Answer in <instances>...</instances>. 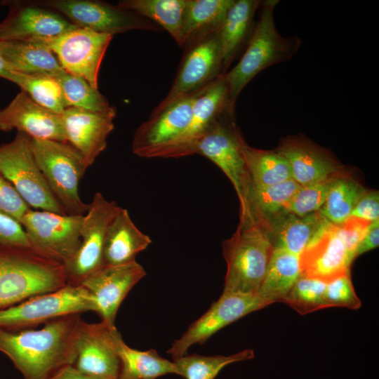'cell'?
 <instances>
[{
  "mask_svg": "<svg viewBox=\"0 0 379 379\" xmlns=\"http://www.w3.org/2000/svg\"><path fill=\"white\" fill-rule=\"evenodd\" d=\"M236 232L222 243L227 263L225 293H257L274 249L270 227L251 214L239 218Z\"/></svg>",
  "mask_w": 379,
  "mask_h": 379,
  "instance_id": "7a4b0ae2",
  "label": "cell"
},
{
  "mask_svg": "<svg viewBox=\"0 0 379 379\" xmlns=\"http://www.w3.org/2000/svg\"><path fill=\"white\" fill-rule=\"evenodd\" d=\"M0 55L13 72L54 78L65 72L44 39L0 41Z\"/></svg>",
  "mask_w": 379,
  "mask_h": 379,
  "instance_id": "cb8c5ba5",
  "label": "cell"
},
{
  "mask_svg": "<svg viewBox=\"0 0 379 379\" xmlns=\"http://www.w3.org/2000/svg\"><path fill=\"white\" fill-rule=\"evenodd\" d=\"M324 220L318 211L304 216L284 214L270 225L274 248L300 255Z\"/></svg>",
  "mask_w": 379,
  "mask_h": 379,
  "instance_id": "f546056e",
  "label": "cell"
},
{
  "mask_svg": "<svg viewBox=\"0 0 379 379\" xmlns=\"http://www.w3.org/2000/svg\"><path fill=\"white\" fill-rule=\"evenodd\" d=\"M219 30V29H218ZM218 30L185 48L176 77L166 96L157 108L197 91L223 74V60Z\"/></svg>",
  "mask_w": 379,
  "mask_h": 379,
  "instance_id": "4fadbf2b",
  "label": "cell"
},
{
  "mask_svg": "<svg viewBox=\"0 0 379 379\" xmlns=\"http://www.w3.org/2000/svg\"><path fill=\"white\" fill-rule=\"evenodd\" d=\"M261 1L234 0L228 10L218 33L223 60V74L245 48L253 32L254 16Z\"/></svg>",
  "mask_w": 379,
  "mask_h": 379,
  "instance_id": "484cf974",
  "label": "cell"
},
{
  "mask_svg": "<svg viewBox=\"0 0 379 379\" xmlns=\"http://www.w3.org/2000/svg\"><path fill=\"white\" fill-rule=\"evenodd\" d=\"M267 305L258 293H225L175 340L167 353L175 359L194 344H202L215 333L240 318Z\"/></svg>",
  "mask_w": 379,
  "mask_h": 379,
  "instance_id": "2e32d148",
  "label": "cell"
},
{
  "mask_svg": "<svg viewBox=\"0 0 379 379\" xmlns=\"http://www.w3.org/2000/svg\"><path fill=\"white\" fill-rule=\"evenodd\" d=\"M300 276L324 282L350 274L352 259L336 225L326 220L299 255Z\"/></svg>",
  "mask_w": 379,
  "mask_h": 379,
  "instance_id": "d6986e66",
  "label": "cell"
},
{
  "mask_svg": "<svg viewBox=\"0 0 379 379\" xmlns=\"http://www.w3.org/2000/svg\"><path fill=\"white\" fill-rule=\"evenodd\" d=\"M187 0H122L117 6L151 20L179 45Z\"/></svg>",
  "mask_w": 379,
  "mask_h": 379,
  "instance_id": "1f68e13d",
  "label": "cell"
},
{
  "mask_svg": "<svg viewBox=\"0 0 379 379\" xmlns=\"http://www.w3.org/2000/svg\"><path fill=\"white\" fill-rule=\"evenodd\" d=\"M36 4L53 10L78 27L114 35L133 30L160 32L151 20L101 1L43 0Z\"/></svg>",
  "mask_w": 379,
  "mask_h": 379,
  "instance_id": "30bf717a",
  "label": "cell"
},
{
  "mask_svg": "<svg viewBox=\"0 0 379 379\" xmlns=\"http://www.w3.org/2000/svg\"><path fill=\"white\" fill-rule=\"evenodd\" d=\"M300 276L299 255L274 248L257 293L267 306L274 302H282Z\"/></svg>",
  "mask_w": 379,
  "mask_h": 379,
  "instance_id": "f1b7e54d",
  "label": "cell"
},
{
  "mask_svg": "<svg viewBox=\"0 0 379 379\" xmlns=\"http://www.w3.org/2000/svg\"><path fill=\"white\" fill-rule=\"evenodd\" d=\"M365 190L351 178L340 174L335 180L326 201L319 210L328 222L339 225L350 214Z\"/></svg>",
  "mask_w": 379,
  "mask_h": 379,
  "instance_id": "836d02e7",
  "label": "cell"
},
{
  "mask_svg": "<svg viewBox=\"0 0 379 379\" xmlns=\"http://www.w3.org/2000/svg\"><path fill=\"white\" fill-rule=\"evenodd\" d=\"M200 90L181 96L162 107H155L134 133L133 153L139 157L157 158L159 152L188 126L193 102Z\"/></svg>",
  "mask_w": 379,
  "mask_h": 379,
  "instance_id": "9a60e30c",
  "label": "cell"
},
{
  "mask_svg": "<svg viewBox=\"0 0 379 379\" xmlns=\"http://www.w3.org/2000/svg\"><path fill=\"white\" fill-rule=\"evenodd\" d=\"M84 215L81 243L74 256L64 265L68 284L79 285L104 266L103 249L108 227L121 208L100 193L93 195Z\"/></svg>",
  "mask_w": 379,
  "mask_h": 379,
  "instance_id": "8fae6325",
  "label": "cell"
},
{
  "mask_svg": "<svg viewBox=\"0 0 379 379\" xmlns=\"http://www.w3.org/2000/svg\"><path fill=\"white\" fill-rule=\"evenodd\" d=\"M114 328L101 321L88 323L82 319L78 328L76 358L72 366L91 377L119 379L120 361L112 340Z\"/></svg>",
  "mask_w": 379,
  "mask_h": 379,
  "instance_id": "ffe728a7",
  "label": "cell"
},
{
  "mask_svg": "<svg viewBox=\"0 0 379 379\" xmlns=\"http://www.w3.org/2000/svg\"><path fill=\"white\" fill-rule=\"evenodd\" d=\"M11 72V68L0 55V77L7 79Z\"/></svg>",
  "mask_w": 379,
  "mask_h": 379,
  "instance_id": "7dc6e473",
  "label": "cell"
},
{
  "mask_svg": "<svg viewBox=\"0 0 379 379\" xmlns=\"http://www.w3.org/2000/svg\"><path fill=\"white\" fill-rule=\"evenodd\" d=\"M113 36L75 27L55 37L44 39L69 74L98 89L100 67Z\"/></svg>",
  "mask_w": 379,
  "mask_h": 379,
  "instance_id": "7c38bea8",
  "label": "cell"
},
{
  "mask_svg": "<svg viewBox=\"0 0 379 379\" xmlns=\"http://www.w3.org/2000/svg\"><path fill=\"white\" fill-rule=\"evenodd\" d=\"M13 129L32 139L66 142L60 115L39 105L22 90L0 109V130Z\"/></svg>",
  "mask_w": 379,
  "mask_h": 379,
  "instance_id": "7402d4cb",
  "label": "cell"
},
{
  "mask_svg": "<svg viewBox=\"0 0 379 379\" xmlns=\"http://www.w3.org/2000/svg\"><path fill=\"white\" fill-rule=\"evenodd\" d=\"M143 267L134 260L121 265H104L88 276L79 285L89 293L94 312L101 322L115 327L119 307L131 289L145 276Z\"/></svg>",
  "mask_w": 379,
  "mask_h": 379,
  "instance_id": "e0dca14e",
  "label": "cell"
},
{
  "mask_svg": "<svg viewBox=\"0 0 379 379\" xmlns=\"http://www.w3.org/2000/svg\"><path fill=\"white\" fill-rule=\"evenodd\" d=\"M88 311L94 312L89 293L81 285L68 284L57 291L0 310V329L32 328L60 317Z\"/></svg>",
  "mask_w": 379,
  "mask_h": 379,
  "instance_id": "ba28073f",
  "label": "cell"
},
{
  "mask_svg": "<svg viewBox=\"0 0 379 379\" xmlns=\"http://www.w3.org/2000/svg\"><path fill=\"white\" fill-rule=\"evenodd\" d=\"M68 284L62 265L32 248H0V310Z\"/></svg>",
  "mask_w": 379,
  "mask_h": 379,
  "instance_id": "277c9868",
  "label": "cell"
},
{
  "mask_svg": "<svg viewBox=\"0 0 379 379\" xmlns=\"http://www.w3.org/2000/svg\"><path fill=\"white\" fill-rule=\"evenodd\" d=\"M278 0L261 1L260 16L239 60L225 74L231 105L244 87L266 68L291 59L302 41L298 36H283L278 31L274 18Z\"/></svg>",
  "mask_w": 379,
  "mask_h": 379,
  "instance_id": "3957f363",
  "label": "cell"
},
{
  "mask_svg": "<svg viewBox=\"0 0 379 379\" xmlns=\"http://www.w3.org/2000/svg\"><path fill=\"white\" fill-rule=\"evenodd\" d=\"M36 162L53 196L68 215H84L89 204L83 202L79 184L88 168L81 153L70 144L32 138Z\"/></svg>",
  "mask_w": 379,
  "mask_h": 379,
  "instance_id": "5b68a950",
  "label": "cell"
},
{
  "mask_svg": "<svg viewBox=\"0 0 379 379\" xmlns=\"http://www.w3.org/2000/svg\"><path fill=\"white\" fill-rule=\"evenodd\" d=\"M276 150L287 161L292 179L300 186L326 180L341 171L331 154L302 136L282 139Z\"/></svg>",
  "mask_w": 379,
  "mask_h": 379,
  "instance_id": "603a6c76",
  "label": "cell"
},
{
  "mask_svg": "<svg viewBox=\"0 0 379 379\" xmlns=\"http://www.w3.org/2000/svg\"><path fill=\"white\" fill-rule=\"evenodd\" d=\"M81 314L60 317L39 329H0V352L6 354L24 379H51L72 366Z\"/></svg>",
  "mask_w": 379,
  "mask_h": 379,
  "instance_id": "6da1fadb",
  "label": "cell"
},
{
  "mask_svg": "<svg viewBox=\"0 0 379 379\" xmlns=\"http://www.w3.org/2000/svg\"><path fill=\"white\" fill-rule=\"evenodd\" d=\"M235 111L225 112L198 141L194 154L216 164L232 183L240 203V217L247 213L250 177L242 145L245 141L236 128Z\"/></svg>",
  "mask_w": 379,
  "mask_h": 379,
  "instance_id": "52a82bcc",
  "label": "cell"
},
{
  "mask_svg": "<svg viewBox=\"0 0 379 379\" xmlns=\"http://www.w3.org/2000/svg\"><path fill=\"white\" fill-rule=\"evenodd\" d=\"M371 222L354 216H350L341 224L335 225L338 234L352 260L356 249L364 237Z\"/></svg>",
  "mask_w": 379,
  "mask_h": 379,
  "instance_id": "b9f144b4",
  "label": "cell"
},
{
  "mask_svg": "<svg viewBox=\"0 0 379 379\" xmlns=\"http://www.w3.org/2000/svg\"><path fill=\"white\" fill-rule=\"evenodd\" d=\"M0 173L29 206L67 214L51 192L36 162L32 138L27 135L18 132L13 140L0 145Z\"/></svg>",
  "mask_w": 379,
  "mask_h": 379,
  "instance_id": "8992f818",
  "label": "cell"
},
{
  "mask_svg": "<svg viewBox=\"0 0 379 379\" xmlns=\"http://www.w3.org/2000/svg\"><path fill=\"white\" fill-rule=\"evenodd\" d=\"M235 111L230 100L225 74H220L197 95L185 130L158 154L159 158H180L194 154L198 141L227 110Z\"/></svg>",
  "mask_w": 379,
  "mask_h": 379,
  "instance_id": "5bb4252c",
  "label": "cell"
},
{
  "mask_svg": "<svg viewBox=\"0 0 379 379\" xmlns=\"http://www.w3.org/2000/svg\"><path fill=\"white\" fill-rule=\"evenodd\" d=\"M9 8L0 22V41L46 39L77 27L63 15L34 1H3Z\"/></svg>",
  "mask_w": 379,
  "mask_h": 379,
  "instance_id": "ac0fdd59",
  "label": "cell"
},
{
  "mask_svg": "<svg viewBox=\"0 0 379 379\" xmlns=\"http://www.w3.org/2000/svg\"><path fill=\"white\" fill-rule=\"evenodd\" d=\"M6 247L31 248L22 225L0 211V248Z\"/></svg>",
  "mask_w": 379,
  "mask_h": 379,
  "instance_id": "7bdbcfd3",
  "label": "cell"
},
{
  "mask_svg": "<svg viewBox=\"0 0 379 379\" xmlns=\"http://www.w3.org/2000/svg\"><path fill=\"white\" fill-rule=\"evenodd\" d=\"M339 175L340 173L319 182L300 186L291 200L287 212L298 216H304L319 211Z\"/></svg>",
  "mask_w": 379,
  "mask_h": 379,
  "instance_id": "f35d334b",
  "label": "cell"
},
{
  "mask_svg": "<svg viewBox=\"0 0 379 379\" xmlns=\"http://www.w3.org/2000/svg\"><path fill=\"white\" fill-rule=\"evenodd\" d=\"M117 109L91 112L69 107L60 114L66 142L83 156L88 168L105 149Z\"/></svg>",
  "mask_w": 379,
  "mask_h": 379,
  "instance_id": "44dd1931",
  "label": "cell"
},
{
  "mask_svg": "<svg viewBox=\"0 0 379 379\" xmlns=\"http://www.w3.org/2000/svg\"><path fill=\"white\" fill-rule=\"evenodd\" d=\"M254 357L253 350L247 349L230 356H203L197 353L173 359L179 375L186 379H215L219 372L232 363Z\"/></svg>",
  "mask_w": 379,
  "mask_h": 379,
  "instance_id": "d590c367",
  "label": "cell"
},
{
  "mask_svg": "<svg viewBox=\"0 0 379 379\" xmlns=\"http://www.w3.org/2000/svg\"><path fill=\"white\" fill-rule=\"evenodd\" d=\"M350 216L370 222L379 219L378 192L365 190L354 206Z\"/></svg>",
  "mask_w": 379,
  "mask_h": 379,
  "instance_id": "ee69618b",
  "label": "cell"
},
{
  "mask_svg": "<svg viewBox=\"0 0 379 379\" xmlns=\"http://www.w3.org/2000/svg\"><path fill=\"white\" fill-rule=\"evenodd\" d=\"M300 187V185L293 179L272 185H251L246 215L251 214L270 225L275 220L288 213L290 201Z\"/></svg>",
  "mask_w": 379,
  "mask_h": 379,
  "instance_id": "4dcf8cb0",
  "label": "cell"
},
{
  "mask_svg": "<svg viewBox=\"0 0 379 379\" xmlns=\"http://www.w3.org/2000/svg\"><path fill=\"white\" fill-rule=\"evenodd\" d=\"M55 79L60 86L67 107L91 112H105L113 107L98 89L81 77L65 72Z\"/></svg>",
  "mask_w": 379,
  "mask_h": 379,
  "instance_id": "8d00e7d4",
  "label": "cell"
},
{
  "mask_svg": "<svg viewBox=\"0 0 379 379\" xmlns=\"http://www.w3.org/2000/svg\"><path fill=\"white\" fill-rule=\"evenodd\" d=\"M326 285L323 281L300 276L282 302L301 315L330 307L326 300Z\"/></svg>",
  "mask_w": 379,
  "mask_h": 379,
  "instance_id": "74e56055",
  "label": "cell"
},
{
  "mask_svg": "<svg viewBox=\"0 0 379 379\" xmlns=\"http://www.w3.org/2000/svg\"><path fill=\"white\" fill-rule=\"evenodd\" d=\"M378 244L379 219L371 222L364 237L356 249L355 258L364 253L378 247Z\"/></svg>",
  "mask_w": 379,
  "mask_h": 379,
  "instance_id": "f6af8a7d",
  "label": "cell"
},
{
  "mask_svg": "<svg viewBox=\"0 0 379 379\" xmlns=\"http://www.w3.org/2000/svg\"><path fill=\"white\" fill-rule=\"evenodd\" d=\"M150 237L141 232L127 209L121 208L111 222L103 249L104 265H121L135 260V256L151 244Z\"/></svg>",
  "mask_w": 379,
  "mask_h": 379,
  "instance_id": "d4e9b609",
  "label": "cell"
},
{
  "mask_svg": "<svg viewBox=\"0 0 379 379\" xmlns=\"http://www.w3.org/2000/svg\"><path fill=\"white\" fill-rule=\"evenodd\" d=\"M234 0H187L179 46L218 31Z\"/></svg>",
  "mask_w": 379,
  "mask_h": 379,
  "instance_id": "83f0119b",
  "label": "cell"
},
{
  "mask_svg": "<svg viewBox=\"0 0 379 379\" xmlns=\"http://www.w3.org/2000/svg\"><path fill=\"white\" fill-rule=\"evenodd\" d=\"M242 151L251 185H272L292 179L287 161L276 149H258L244 141Z\"/></svg>",
  "mask_w": 379,
  "mask_h": 379,
  "instance_id": "d6a6232c",
  "label": "cell"
},
{
  "mask_svg": "<svg viewBox=\"0 0 379 379\" xmlns=\"http://www.w3.org/2000/svg\"><path fill=\"white\" fill-rule=\"evenodd\" d=\"M6 80L18 85L34 102L55 114L60 115L67 107L60 86L54 77L11 71Z\"/></svg>",
  "mask_w": 379,
  "mask_h": 379,
  "instance_id": "e575fe53",
  "label": "cell"
},
{
  "mask_svg": "<svg viewBox=\"0 0 379 379\" xmlns=\"http://www.w3.org/2000/svg\"><path fill=\"white\" fill-rule=\"evenodd\" d=\"M112 336L120 361L119 379H156L169 373L179 375L173 361L159 355L155 350L140 351L128 346L114 327Z\"/></svg>",
  "mask_w": 379,
  "mask_h": 379,
  "instance_id": "4316f807",
  "label": "cell"
},
{
  "mask_svg": "<svg viewBox=\"0 0 379 379\" xmlns=\"http://www.w3.org/2000/svg\"><path fill=\"white\" fill-rule=\"evenodd\" d=\"M326 300L329 307L357 310L361 305L352 286L350 274L338 277L327 283Z\"/></svg>",
  "mask_w": 379,
  "mask_h": 379,
  "instance_id": "ab89813d",
  "label": "cell"
},
{
  "mask_svg": "<svg viewBox=\"0 0 379 379\" xmlns=\"http://www.w3.org/2000/svg\"><path fill=\"white\" fill-rule=\"evenodd\" d=\"M51 379H101L98 378L91 377L84 374L76 369L73 366H68L56 374H55Z\"/></svg>",
  "mask_w": 379,
  "mask_h": 379,
  "instance_id": "bcb514c9",
  "label": "cell"
},
{
  "mask_svg": "<svg viewBox=\"0 0 379 379\" xmlns=\"http://www.w3.org/2000/svg\"><path fill=\"white\" fill-rule=\"evenodd\" d=\"M29 209L15 187L0 173V211L20 223Z\"/></svg>",
  "mask_w": 379,
  "mask_h": 379,
  "instance_id": "60d3db41",
  "label": "cell"
},
{
  "mask_svg": "<svg viewBox=\"0 0 379 379\" xmlns=\"http://www.w3.org/2000/svg\"><path fill=\"white\" fill-rule=\"evenodd\" d=\"M83 218L84 215L29 209L20 224L34 252L64 266L80 245Z\"/></svg>",
  "mask_w": 379,
  "mask_h": 379,
  "instance_id": "9c48e42d",
  "label": "cell"
}]
</instances>
